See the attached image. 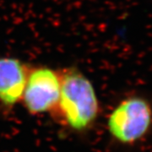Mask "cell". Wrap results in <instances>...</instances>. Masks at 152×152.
<instances>
[{
  "mask_svg": "<svg viewBox=\"0 0 152 152\" xmlns=\"http://www.w3.org/2000/svg\"><path fill=\"white\" fill-rule=\"evenodd\" d=\"M61 76L59 98L51 114L73 130H85L95 123L100 112L94 86L82 73L74 69L62 70Z\"/></svg>",
  "mask_w": 152,
  "mask_h": 152,
  "instance_id": "cell-1",
  "label": "cell"
},
{
  "mask_svg": "<svg viewBox=\"0 0 152 152\" xmlns=\"http://www.w3.org/2000/svg\"><path fill=\"white\" fill-rule=\"evenodd\" d=\"M107 129L114 140L124 145H136L152 130V106L141 96L120 102L107 118Z\"/></svg>",
  "mask_w": 152,
  "mask_h": 152,
  "instance_id": "cell-2",
  "label": "cell"
},
{
  "mask_svg": "<svg viewBox=\"0 0 152 152\" xmlns=\"http://www.w3.org/2000/svg\"><path fill=\"white\" fill-rule=\"evenodd\" d=\"M61 83V71L31 67L20 102L31 114L52 113L59 98Z\"/></svg>",
  "mask_w": 152,
  "mask_h": 152,
  "instance_id": "cell-3",
  "label": "cell"
},
{
  "mask_svg": "<svg viewBox=\"0 0 152 152\" xmlns=\"http://www.w3.org/2000/svg\"><path fill=\"white\" fill-rule=\"evenodd\" d=\"M30 68L17 58H0V102L4 105L21 102Z\"/></svg>",
  "mask_w": 152,
  "mask_h": 152,
  "instance_id": "cell-4",
  "label": "cell"
}]
</instances>
